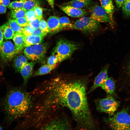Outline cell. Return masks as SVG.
I'll return each instance as SVG.
<instances>
[{"mask_svg":"<svg viewBox=\"0 0 130 130\" xmlns=\"http://www.w3.org/2000/svg\"><path fill=\"white\" fill-rule=\"evenodd\" d=\"M0 27L4 39L7 40L13 38L15 33L11 28L8 22L5 23Z\"/></svg>","mask_w":130,"mask_h":130,"instance_id":"cell-20","label":"cell"},{"mask_svg":"<svg viewBox=\"0 0 130 130\" xmlns=\"http://www.w3.org/2000/svg\"><path fill=\"white\" fill-rule=\"evenodd\" d=\"M79 47L78 44L76 43L61 39L57 42L52 54L57 56L61 62L69 58Z\"/></svg>","mask_w":130,"mask_h":130,"instance_id":"cell-3","label":"cell"},{"mask_svg":"<svg viewBox=\"0 0 130 130\" xmlns=\"http://www.w3.org/2000/svg\"><path fill=\"white\" fill-rule=\"evenodd\" d=\"M3 36L2 32L0 26V49L1 45L3 42Z\"/></svg>","mask_w":130,"mask_h":130,"instance_id":"cell-40","label":"cell"},{"mask_svg":"<svg viewBox=\"0 0 130 130\" xmlns=\"http://www.w3.org/2000/svg\"><path fill=\"white\" fill-rule=\"evenodd\" d=\"M128 72L130 73V62L128 65Z\"/></svg>","mask_w":130,"mask_h":130,"instance_id":"cell-42","label":"cell"},{"mask_svg":"<svg viewBox=\"0 0 130 130\" xmlns=\"http://www.w3.org/2000/svg\"><path fill=\"white\" fill-rule=\"evenodd\" d=\"M40 3L39 0H24L23 8L26 11L34 9Z\"/></svg>","mask_w":130,"mask_h":130,"instance_id":"cell-24","label":"cell"},{"mask_svg":"<svg viewBox=\"0 0 130 130\" xmlns=\"http://www.w3.org/2000/svg\"><path fill=\"white\" fill-rule=\"evenodd\" d=\"M15 20L19 25L21 27H24L29 24V22L25 17Z\"/></svg>","mask_w":130,"mask_h":130,"instance_id":"cell-31","label":"cell"},{"mask_svg":"<svg viewBox=\"0 0 130 130\" xmlns=\"http://www.w3.org/2000/svg\"><path fill=\"white\" fill-rule=\"evenodd\" d=\"M116 6L119 8L122 6L125 0H115Z\"/></svg>","mask_w":130,"mask_h":130,"instance_id":"cell-38","label":"cell"},{"mask_svg":"<svg viewBox=\"0 0 130 130\" xmlns=\"http://www.w3.org/2000/svg\"><path fill=\"white\" fill-rule=\"evenodd\" d=\"M101 6L109 15L111 22L113 21L114 6L111 0H100Z\"/></svg>","mask_w":130,"mask_h":130,"instance_id":"cell-19","label":"cell"},{"mask_svg":"<svg viewBox=\"0 0 130 130\" xmlns=\"http://www.w3.org/2000/svg\"><path fill=\"white\" fill-rule=\"evenodd\" d=\"M34 9L37 17L41 20L42 19L43 12L42 8L39 6H37Z\"/></svg>","mask_w":130,"mask_h":130,"instance_id":"cell-36","label":"cell"},{"mask_svg":"<svg viewBox=\"0 0 130 130\" xmlns=\"http://www.w3.org/2000/svg\"><path fill=\"white\" fill-rule=\"evenodd\" d=\"M26 11L23 8L12 10L10 13L11 19H15L25 16Z\"/></svg>","mask_w":130,"mask_h":130,"instance_id":"cell-25","label":"cell"},{"mask_svg":"<svg viewBox=\"0 0 130 130\" xmlns=\"http://www.w3.org/2000/svg\"><path fill=\"white\" fill-rule=\"evenodd\" d=\"M10 4V0H0V4L7 7Z\"/></svg>","mask_w":130,"mask_h":130,"instance_id":"cell-37","label":"cell"},{"mask_svg":"<svg viewBox=\"0 0 130 130\" xmlns=\"http://www.w3.org/2000/svg\"><path fill=\"white\" fill-rule=\"evenodd\" d=\"M41 20L37 17L30 21L29 24L34 29H36L39 27Z\"/></svg>","mask_w":130,"mask_h":130,"instance_id":"cell-33","label":"cell"},{"mask_svg":"<svg viewBox=\"0 0 130 130\" xmlns=\"http://www.w3.org/2000/svg\"><path fill=\"white\" fill-rule=\"evenodd\" d=\"M59 18L55 16L49 17L47 20V24L49 32L54 33L60 31Z\"/></svg>","mask_w":130,"mask_h":130,"instance_id":"cell-16","label":"cell"},{"mask_svg":"<svg viewBox=\"0 0 130 130\" xmlns=\"http://www.w3.org/2000/svg\"><path fill=\"white\" fill-rule=\"evenodd\" d=\"M49 5L52 8L54 7V0H46Z\"/></svg>","mask_w":130,"mask_h":130,"instance_id":"cell-41","label":"cell"},{"mask_svg":"<svg viewBox=\"0 0 130 130\" xmlns=\"http://www.w3.org/2000/svg\"><path fill=\"white\" fill-rule=\"evenodd\" d=\"M25 37L23 33L20 32L15 33L13 35V39L15 47L16 54L20 53L24 47V44Z\"/></svg>","mask_w":130,"mask_h":130,"instance_id":"cell-14","label":"cell"},{"mask_svg":"<svg viewBox=\"0 0 130 130\" xmlns=\"http://www.w3.org/2000/svg\"><path fill=\"white\" fill-rule=\"evenodd\" d=\"M8 22L11 28L15 33H23V28L19 25L15 19H9Z\"/></svg>","mask_w":130,"mask_h":130,"instance_id":"cell-26","label":"cell"},{"mask_svg":"<svg viewBox=\"0 0 130 130\" xmlns=\"http://www.w3.org/2000/svg\"><path fill=\"white\" fill-rule=\"evenodd\" d=\"M48 47L46 43L28 46L25 48L24 53L28 59L41 62L44 59Z\"/></svg>","mask_w":130,"mask_h":130,"instance_id":"cell-4","label":"cell"},{"mask_svg":"<svg viewBox=\"0 0 130 130\" xmlns=\"http://www.w3.org/2000/svg\"><path fill=\"white\" fill-rule=\"evenodd\" d=\"M87 83L84 79L58 77L38 86L34 91L36 114L42 117H51L57 110L66 108L78 129H95L86 96Z\"/></svg>","mask_w":130,"mask_h":130,"instance_id":"cell-1","label":"cell"},{"mask_svg":"<svg viewBox=\"0 0 130 130\" xmlns=\"http://www.w3.org/2000/svg\"><path fill=\"white\" fill-rule=\"evenodd\" d=\"M59 7L67 15L72 17H81L87 14V11L83 9L78 8L69 5H62Z\"/></svg>","mask_w":130,"mask_h":130,"instance_id":"cell-11","label":"cell"},{"mask_svg":"<svg viewBox=\"0 0 130 130\" xmlns=\"http://www.w3.org/2000/svg\"><path fill=\"white\" fill-rule=\"evenodd\" d=\"M6 7L0 4V14L5 13L6 10Z\"/></svg>","mask_w":130,"mask_h":130,"instance_id":"cell-39","label":"cell"},{"mask_svg":"<svg viewBox=\"0 0 130 130\" xmlns=\"http://www.w3.org/2000/svg\"><path fill=\"white\" fill-rule=\"evenodd\" d=\"M47 33L43 31L39 27L34 29L32 35L38 36L44 38Z\"/></svg>","mask_w":130,"mask_h":130,"instance_id":"cell-35","label":"cell"},{"mask_svg":"<svg viewBox=\"0 0 130 130\" xmlns=\"http://www.w3.org/2000/svg\"><path fill=\"white\" fill-rule=\"evenodd\" d=\"M36 62L33 61L27 63L20 71L23 78L24 86L26 85L29 78L32 74L33 68Z\"/></svg>","mask_w":130,"mask_h":130,"instance_id":"cell-13","label":"cell"},{"mask_svg":"<svg viewBox=\"0 0 130 130\" xmlns=\"http://www.w3.org/2000/svg\"><path fill=\"white\" fill-rule=\"evenodd\" d=\"M90 17L99 22H110L111 21L106 11L101 6L96 5L90 9Z\"/></svg>","mask_w":130,"mask_h":130,"instance_id":"cell-10","label":"cell"},{"mask_svg":"<svg viewBox=\"0 0 130 130\" xmlns=\"http://www.w3.org/2000/svg\"><path fill=\"white\" fill-rule=\"evenodd\" d=\"M34 29L29 24L28 25L23 28V33L25 37L32 35Z\"/></svg>","mask_w":130,"mask_h":130,"instance_id":"cell-32","label":"cell"},{"mask_svg":"<svg viewBox=\"0 0 130 130\" xmlns=\"http://www.w3.org/2000/svg\"><path fill=\"white\" fill-rule=\"evenodd\" d=\"M100 22L90 17L83 16L73 24L72 29L79 30L85 33H92L99 28Z\"/></svg>","mask_w":130,"mask_h":130,"instance_id":"cell-6","label":"cell"},{"mask_svg":"<svg viewBox=\"0 0 130 130\" xmlns=\"http://www.w3.org/2000/svg\"><path fill=\"white\" fill-rule=\"evenodd\" d=\"M108 66L103 69L95 77L94 83L90 89L88 93L91 92L97 88L101 87L108 78Z\"/></svg>","mask_w":130,"mask_h":130,"instance_id":"cell-12","label":"cell"},{"mask_svg":"<svg viewBox=\"0 0 130 130\" xmlns=\"http://www.w3.org/2000/svg\"><path fill=\"white\" fill-rule=\"evenodd\" d=\"M60 31L67 29H72L73 24L67 17L64 16L59 18Z\"/></svg>","mask_w":130,"mask_h":130,"instance_id":"cell-23","label":"cell"},{"mask_svg":"<svg viewBox=\"0 0 130 130\" xmlns=\"http://www.w3.org/2000/svg\"><path fill=\"white\" fill-rule=\"evenodd\" d=\"M39 27L43 31L47 34L49 32L47 23L46 21L42 19L40 20Z\"/></svg>","mask_w":130,"mask_h":130,"instance_id":"cell-34","label":"cell"},{"mask_svg":"<svg viewBox=\"0 0 130 130\" xmlns=\"http://www.w3.org/2000/svg\"><path fill=\"white\" fill-rule=\"evenodd\" d=\"M108 120L110 126L113 130H130V115L125 110L117 112Z\"/></svg>","mask_w":130,"mask_h":130,"instance_id":"cell-5","label":"cell"},{"mask_svg":"<svg viewBox=\"0 0 130 130\" xmlns=\"http://www.w3.org/2000/svg\"><path fill=\"white\" fill-rule=\"evenodd\" d=\"M14 45L11 41L6 40L3 41L0 49V56L6 62L11 61L16 55Z\"/></svg>","mask_w":130,"mask_h":130,"instance_id":"cell-9","label":"cell"},{"mask_svg":"<svg viewBox=\"0 0 130 130\" xmlns=\"http://www.w3.org/2000/svg\"><path fill=\"white\" fill-rule=\"evenodd\" d=\"M2 129V127L0 126V130H1Z\"/></svg>","mask_w":130,"mask_h":130,"instance_id":"cell-43","label":"cell"},{"mask_svg":"<svg viewBox=\"0 0 130 130\" xmlns=\"http://www.w3.org/2000/svg\"><path fill=\"white\" fill-rule=\"evenodd\" d=\"M58 65H50L47 64L43 65L34 73L33 76H36L48 74L56 68Z\"/></svg>","mask_w":130,"mask_h":130,"instance_id":"cell-22","label":"cell"},{"mask_svg":"<svg viewBox=\"0 0 130 130\" xmlns=\"http://www.w3.org/2000/svg\"><path fill=\"white\" fill-rule=\"evenodd\" d=\"M43 38L31 35L25 37L24 44V47L40 44L42 43Z\"/></svg>","mask_w":130,"mask_h":130,"instance_id":"cell-18","label":"cell"},{"mask_svg":"<svg viewBox=\"0 0 130 130\" xmlns=\"http://www.w3.org/2000/svg\"><path fill=\"white\" fill-rule=\"evenodd\" d=\"M25 17L29 22L37 17L34 9L26 11Z\"/></svg>","mask_w":130,"mask_h":130,"instance_id":"cell-30","label":"cell"},{"mask_svg":"<svg viewBox=\"0 0 130 130\" xmlns=\"http://www.w3.org/2000/svg\"><path fill=\"white\" fill-rule=\"evenodd\" d=\"M34 102L31 92L21 88H13L8 91L3 102L7 121L12 122L24 118L32 107Z\"/></svg>","mask_w":130,"mask_h":130,"instance_id":"cell-2","label":"cell"},{"mask_svg":"<svg viewBox=\"0 0 130 130\" xmlns=\"http://www.w3.org/2000/svg\"><path fill=\"white\" fill-rule=\"evenodd\" d=\"M24 0H18L14 1L8 6V8L11 10L23 8Z\"/></svg>","mask_w":130,"mask_h":130,"instance_id":"cell-27","label":"cell"},{"mask_svg":"<svg viewBox=\"0 0 130 130\" xmlns=\"http://www.w3.org/2000/svg\"><path fill=\"white\" fill-rule=\"evenodd\" d=\"M95 103L97 110L112 116L117 110L120 103L109 96L104 98L96 100Z\"/></svg>","mask_w":130,"mask_h":130,"instance_id":"cell-7","label":"cell"},{"mask_svg":"<svg viewBox=\"0 0 130 130\" xmlns=\"http://www.w3.org/2000/svg\"><path fill=\"white\" fill-rule=\"evenodd\" d=\"M16 55L13 61V65L16 71L20 72L21 70L28 63L27 58L25 55L18 54Z\"/></svg>","mask_w":130,"mask_h":130,"instance_id":"cell-15","label":"cell"},{"mask_svg":"<svg viewBox=\"0 0 130 130\" xmlns=\"http://www.w3.org/2000/svg\"><path fill=\"white\" fill-rule=\"evenodd\" d=\"M101 87L105 91L108 95H110L112 94L115 91V82L111 78H108Z\"/></svg>","mask_w":130,"mask_h":130,"instance_id":"cell-21","label":"cell"},{"mask_svg":"<svg viewBox=\"0 0 130 130\" xmlns=\"http://www.w3.org/2000/svg\"><path fill=\"white\" fill-rule=\"evenodd\" d=\"M93 4L91 0H72L62 5H69L78 8L83 9L91 6Z\"/></svg>","mask_w":130,"mask_h":130,"instance_id":"cell-17","label":"cell"},{"mask_svg":"<svg viewBox=\"0 0 130 130\" xmlns=\"http://www.w3.org/2000/svg\"><path fill=\"white\" fill-rule=\"evenodd\" d=\"M39 128L43 130H68L71 128L66 119L58 117L47 120Z\"/></svg>","mask_w":130,"mask_h":130,"instance_id":"cell-8","label":"cell"},{"mask_svg":"<svg viewBox=\"0 0 130 130\" xmlns=\"http://www.w3.org/2000/svg\"><path fill=\"white\" fill-rule=\"evenodd\" d=\"M60 62L59 59L57 56L55 54H52L48 58L47 64L50 65H53L58 64Z\"/></svg>","mask_w":130,"mask_h":130,"instance_id":"cell-29","label":"cell"},{"mask_svg":"<svg viewBox=\"0 0 130 130\" xmlns=\"http://www.w3.org/2000/svg\"><path fill=\"white\" fill-rule=\"evenodd\" d=\"M122 6L123 13L127 16H130V0H125Z\"/></svg>","mask_w":130,"mask_h":130,"instance_id":"cell-28","label":"cell"}]
</instances>
